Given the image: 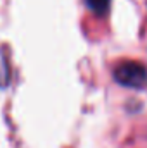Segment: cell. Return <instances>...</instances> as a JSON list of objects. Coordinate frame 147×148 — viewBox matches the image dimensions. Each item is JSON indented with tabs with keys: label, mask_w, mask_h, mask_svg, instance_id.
Instances as JSON below:
<instances>
[{
	"label": "cell",
	"mask_w": 147,
	"mask_h": 148,
	"mask_svg": "<svg viewBox=\"0 0 147 148\" xmlns=\"http://www.w3.org/2000/svg\"><path fill=\"white\" fill-rule=\"evenodd\" d=\"M114 79L118 84L126 86V88H133V90H140L147 86V69L133 60L128 62H121L116 69H114Z\"/></svg>",
	"instance_id": "1"
},
{
	"label": "cell",
	"mask_w": 147,
	"mask_h": 148,
	"mask_svg": "<svg viewBox=\"0 0 147 148\" xmlns=\"http://www.w3.org/2000/svg\"><path fill=\"white\" fill-rule=\"evenodd\" d=\"M85 2H87V7H88L92 12L101 14V16L109 10V5H111L109 0H85Z\"/></svg>",
	"instance_id": "2"
}]
</instances>
